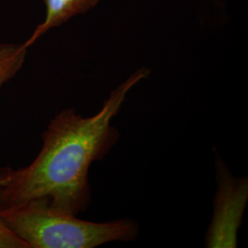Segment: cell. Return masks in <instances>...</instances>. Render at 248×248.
Segmentation results:
<instances>
[{
    "instance_id": "cell-6",
    "label": "cell",
    "mask_w": 248,
    "mask_h": 248,
    "mask_svg": "<svg viewBox=\"0 0 248 248\" xmlns=\"http://www.w3.org/2000/svg\"><path fill=\"white\" fill-rule=\"evenodd\" d=\"M0 248H29L26 244L15 235L0 216Z\"/></svg>"
},
{
    "instance_id": "cell-5",
    "label": "cell",
    "mask_w": 248,
    "mask_h": 248,
    "mask_svg": "<svg viewBox=\"0 0 248 248\" xmlns=\"http://www.w3.org/2000/svg\"><path fill=\"white\" fill-rule=\"evenodd\" d=\"M27 50L24 44H0V89L22 68Z\"/></svg>"
},
{
    "instance_id": "cell-2",
    "label": "cell",
    "mask_w": 248,
    "mask_h": 248,
    "mask_svg": "<svg viewBox=\"0 0 248 248\" xmlns=\"http://www.w3.org/2000/svg\"><path fill=\"white\" fill-rule=\"evenodd\" d=\"M0 216L29 248H93L114 241H133L139 232L133 220L84 221L36 200L2 206Z\"/></svg>"
},
{
    "instance_id": "cell-4",
    "label": "cell",
    "mask_w": 248,
    "mask_h": 248,
    "mask_svg": "<svg viewBox=\"0 0 248 248\" xmlns=\"http://www.w3.org/2000/svg\"><path fill=\"white\" fill-rule=\"evenodd\" d=\"M99 0H45V18L24 43L29 48L48 31L60 26L72 18L95 8Z\"/></svg>"
},
{
    "instance_id": "cell-3",
    "label": "cell",
    "mask_w": 248,
    "mask_h": 248,
    "mask_svg": "<svg viewBox=\"0 0 248 248\" xmlns=\"http://www.w3.org/2000/svg\"><path fill=\"white\" fill-rule=\"evenodd\" d=\"M217 189L212 222L206 234V248L237 247V233L248 200V179L235 177L219 156L216 157Z\"/></svg>"
},
{
    "instance_id": "cell-1",
    "label": "cell",
    "mask_w": 248,
    "mask_h": 248,
    "mask_svg": "<svg viewBox=\"0 0 248 248\" xmlns=\"http://www.w3.org/2000/svg\"><path fill=\"white\" fill-rule=\"evenodd\" d=\"M150 71L140 68L113 89L95 115L73 108L59 112L43 133V146L29 166L0 169V207L42 201L62 213L78 215L89 207V172L115 145L120 133L112 120L128 93Z\"/></svg>"
}]
</instances>
